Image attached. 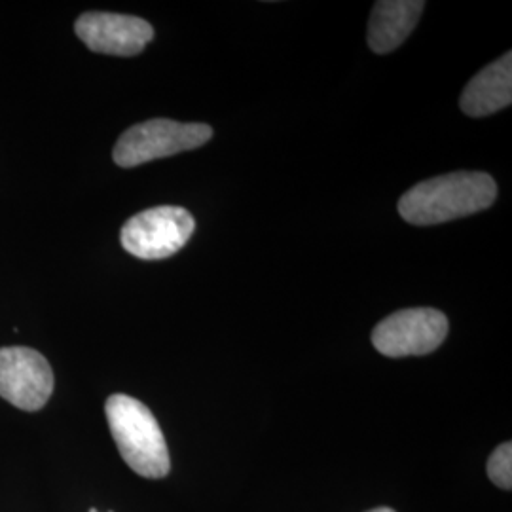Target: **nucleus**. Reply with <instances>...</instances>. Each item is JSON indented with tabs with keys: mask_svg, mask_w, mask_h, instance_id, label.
I'll list each match as a JSON object with an SVG mask.
<instances>
[{
	"mask_svg": "<svg viewBox=\"0 0 512 512\" xmlns=\"http://www.w3.org/2000/svg\"><path fill=\"white\" fill-rule=\"evenodd\" d=\"M488 476L495 486L503 490L512 488V444H501L488 459Z\"/></svg>",
	"mask_w": 512,
	"mask_h": 512,
	"instance_id": "10",
	"label": "nucleus"
},
{
	"mask_svg": "<svg viewBox=\"0 0 512 512\" xmlns=\"http://www.w3.org/2000/svg\"><path fill=\"white\" fill-rule=\"evenodd\" d=\"M497 198V184L488 173L458 171L423 181L410 188L399 213L416 226H433L480 213Z\"/></svg>",
	"mask_w": 512,
	"mask_h": 512,
	"instance_id": "1",
	"label": "nucleus"
},
{
	"mask_svg": "<svg viewBox=\"0 0 512 512\" xmlns=\"http://www.w3.org/2000/svg\"><path fill=\"white\" fill-rule=\"evenodd\" d=\"M74 31L92 52L120 57L141 54L154 38V29L145 19L109 12L82 14Z\"/></svg>",
	"mask_w": 512,
	"mask_h": 512,
	"instance_id": "7",
	"label": "nucleus"
},
{
	"mask_svg": "<svg viewBox=\"0 0 512 512\" xmlns=\"http://www.w3.org/2000/svg\"><path fill=\"white\" fill-rule=\"evenodd\" d=\"M112 439L137 475L164 478L171 469L160 423L145 404L129 395H112L105 404Z\"/></svg>",
	"mask_w": 512,
	"mask_h": 512,
	"instance_id": "2",
	"label": "nucleus"
},
{
	"mask_svg": "<svg viewBox=\"0 0 512 512\" xmlns=\"http://www.w3.org/2000/svg\"><path fill=\"white\" fill-rule=\"evenodd\" d=\"M368 512H395L393 509H387V507H380V509H374V511Z\"/></svg>",
	"mask_w": 512,
	"mask_h": 512,
	"instance_id": "11",
	"label": "nucleus"
},
{
	"mask_svg": "<svg viewBox=\"0 0 512 512\" xmlns=\"http://www.w3.org/2000/svg\"><path fill=\"white\" fill-rule=\"evenodd\" d=\"M211 137L213 129L207 124H181L156 118L126 129L114 147L112 158L120 167H137L203 147Z\"/></svg>",
	"mask_w": 512,
	"mask_h": 512,
	"instance_id": "3",
	"label": "nucleus"
},
{
	"mask_svg": "<svg viewBox=\"0 0 512 512\" xmlns=\"http://www.w3.org/2000/svg\"><path fill=\"white\" fill-rule=\"evenodd\" d=\"M425 2L421 0H380L374 4L368 23V46L376 54H389L416 29Z\"/></svg>",
	"mask_w": 512,
	"mask_h": 512,
	"instance_id": "9",
	"label": "nucleus"
},
{
	"mask_svg": "<svg viewBox=\"0 0 512 512\" xmlns=\"http://www.w3.org/2000/svg\"><path fill=\"white\" fill-rule=\"evenodd\" d=\"M54 372L31 348H0V397L16 408L37 412L50 401Z\"/></svg>",
	"mask_w": 512,
	"mask_h": 512,
	"instance_id": "6",
	"label": "nucleus"
},
{
	"mask_svg": "<svg viewBox=\"0 0 512 512\" xmlns=\"http://www.w3.org/2000/svg\"><path fill=\"white\" fill-rule=\"evenodd\" d=\"M196 230V220L183 209L162 205L147 209L124 224L122 247L143 260H162L183 249Z\"/></svg>",
	"mask_w": 512,
	"mask_h": 512,
	"instance_id": "4",
	"label": "nucleus"
},
{
	"mask_svg": "<svg viewBox=\"0 0 512 512\" xmlns=\"http://www.w3.org/2000/svg\"><path fill=\"white\" fill-rule=\"evenodd\" d=\"M448 334L446 315L433 308L401 310L384 319L374 332L372 344L385 357L427 355L439 348Z\"/></svg>",
	"mask_w": 512,
	"mask_h": 512,
	"instance_id": "5",
	"label": "nucleus"
},
{
	"mask_svg": "<svg viewBox=\"0 0 512 512\" xmlns=\"http://www.w3.org/2000/svg\"><path fill=\"white\" fill-rule=\"evenodd\" d=\"M512 103V55L511 52L499 57L471 78L461 93L459 107L471 116L482 118L497 110L505 109Z\"/></svg>",
	"mask_w": 512,
	"mask_h": 512,
	"instance_id": "8",
	"label": "nucleus"
}]
</instances>
